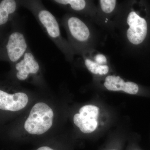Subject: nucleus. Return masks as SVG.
<instances>
[{
    "label": "nucleus",
    "mask_w": 150,
    "mask_h": 150,
    "mask_svg": "<svg viewBox=\"0 0 150 150\" xmlns=\"http://www.w3.org/2000/svg\"><path fill=\"white\" fill-rule=\"evenodd\" d=\"M16 4L13 0H3L0 3V25L6 24L9 16L15 12Z\"/></svg>",
    "instance_id": "9d476101"
},
{
    "label": "nucleus",
    "mask_w": 150,
    "mask_h": 150,
    "mask_svg": "<svg viewBox=\"0 0 150 150\" xmlns=\"http://www.w3.org/2000/svg\"><path fill=\"white\" fill-rule=\"evenodd\" d=\"M95 60L96 63L100 65L107 63L106 57L103 54H99L96 55L95 57Z\"/></svg>",
    "instance_id": "4468645a"
},
{
    "label": "nucleus",
    "mask_w": 150,
    "mask_h": 150,
    "mask_svg": "<svg viewBox=\"0 0 150 150\" xmlns=\"http://www.w3.org/2000/svg\"><path fill=\"white\" fill-rule=\"evenodd\" d=\"M6 47L8 56L11 62H16L24 54L27 49L24 35L18 32L13 33L8 38Z\"/></svg>",
    "instance_id": "39448f33"
},
{
    "label": "nucleus",
    "mask_w": 150,
    "mask_h": 150,
    "mask_svg": "<svg viewBox=\"0 0 150 150\" xmlns=\"http://www.w3.org/2000/svg\"><path fill=\"white\" fill-rule=\"evenodd\" d=\"M36 150H54L51 148L48 147V146H42L41 147L38 148Z\"/></svg>",
    "instance_id": "2eb2a0df"
},
{
    "label": "nucleus",
    "mask_w": 150,
    "mask_h": 150,
    "mask_svg": "<svg viewBox=\"0 0 150 150\" xmlns=\"http://www.w3.org/2000/svg\"><path fill=\"white\" fill-rule=\"evenodd\" d=\"M85 64L90 71L95 74H99L102 65L98 64L88 59H86Z\"/></svg>",
    "instance_id": "ddd939ff"
},
{
    "label": "nucleus",
    "mask_w": 150,
    "mask_h": 150,
    "mask_svg": "<svg viewBox=\"0 0 150 150\" xmlns=\"http://www.w3.org/2000/svg\"><path fill=\"white\" fill-rule=\"evenodd\" d=\"M38 18L46 28L48 35L53 38H56L60 35V28L56 18L49 11L43 10L38 13Z\"/></svg>",
    "instance_id": "6e6552de"
},
{
    "label": "nucleus",
    "mask_w": 150,
    "mask_h": 150,
    "mask_svg": "<svg viewBox=\"0 0 150 150\" xmlns=\"http://www.w3.org/2000/svg\"><path fill=\"white\" fill-rule=\"evenodd\" d=\"M69 29L73 37L80 41L88 39L90 32L88 28L84 23L76 17L70 18L68 21Z\"/></svg>",
    "instance_id": "1a4fd4ad"
},
{
    "label": "nucleus",
    "mask_w": 150,
    "mask_h": 150,
    "mask_svg": "<svg viewBox=\"0 0 150 150\" xmlns=\"http://www.w3.org/2000/svg\"><path fill=\"white\" fill-rule=\"evenodd\" d=\"M99 108L93 105H86L81 108L79 113L75 114L74 122L81 132L90 134L95 131L98 126L97 121Z\"/></svg>",
    "instance_id": "f03ea898"
},
{
    "label": "nucleus",
    "mask_w": 150,
    "mask_h": 150,
    "mask_svg": "<svg viewBox=\"0 0 150 150\" xmlns=\"http://www.w3.org/2000/svg\"><path fill=\"white\" fill-rule=\"evenodd\" d=\"M28 97L22 92L13 94L0 91V109L1 110L17 111L23 109L27 105Z\"/></svg>",
    "instance_id": "20e7f679"
},
{
    "label": "nucleus",
    "mask_w": 150,
    "mask_h": 150,
    "mask_svg": "<svg viewBox=\"0 0 150 150\" xmlns=\"http://www.w3.org/2000/svg\"><path fill=\"white\" fill-rule=\"evenodd\" d=\"M127 22L129 26L127 31V36L129 41L135 45L142 43L147 32L146 21L135 12L132 11L128 16Z\"/></svg>",
    "instance_id": "7ed1b4c3"
},
{
    "label": "nucleus",
    "mask_w": 150,
    "mask_h": 150,
    "mask_svg": "<svg viewBox=\"0 0 150 150\" xmlns=\"http://www.w3.org/2000/svg\"><path fill=\"white\" fill-rule=\"evenodd\" d=\"M54 116L53 110L48 105L38 103L32 108L25 122V129L30 134H44L52 126Z\"/></svg>",
    "instance_id": "f257e3e1"
},
{
    "label": "nucleus",
    "mask_w": 150,
    "mask_h": 150,
    "mask_svg": "<svg viewBox=\"0 0 150 150\" xmlns=\"http://www.w3.org/2000/svg\"></svg>",
    "instance_id": "dca6fc26"
},
{
    "label": "nucleus",
    "mask_w": 150,
    "mask_h": 150,
    "mask_svg": "<svg viewBox=\"0 0 150 150\" xmlns=\"http://www.w3.org/2000/svg\"><path fill=\"white\" fill-rule=\"evenodd\" d=\"M104 86L108 90L115 91H122L130 94H136L139 89L137 84L132 82H125L118 76H108L105 78Z\"/></svg>",
    "instance_id": "0eeeda50"
},
{
    "label": "nucleus",
    "mask_w": 150,
    "mask_h": 150,
    "mask_svg": "<svg viewBox=\"0 0 150 150\" xmlns=\"http://www.w3.org/2000/svg\"><path fill=\"white\" fill-rule=\"evenodd\" d=\"M100 2L103 11L108 13L113 11L116 4V1L115 0H100Z\"/></svg>",
    "instance_id": "f8f14e48"
},
{
    "label": "nucleus",
    "mask_w": 150,
    "mask_h": 150,
    "mask_svg": "<svg viewBox=\"0 0 150 150\" xmlns=\"http://www.w3.org/2000/svg\"><path fill=\"white\" fill-rule=\"evenodd\" d=\"M16 69L17 77L20 80L27 79L29 74H36L39 69V66L34 56L30 53H25L23 59L16 64Z\"/></svg>",
    "instance_id": "423d86ee"
},
{
    "label": "nucleus",
    "mask_w": 150,
    "mask_h": 150,
    "mask_svg": "<svg viewBox=\"0 0 150 150\" xmlns=\"http://www.w3.org/2000/svg\"><path fill=\"white\" fill-rule=\"evenodd\" d=\"M56 2L63 5L69 4L73 9L81 11L86 6V1L83 0H56Z\"/></svg>",
    "instance_id": "9b49d317"
}]
</instances>
